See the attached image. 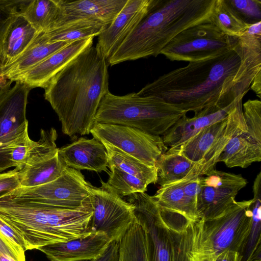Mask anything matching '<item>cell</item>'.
Segmentation results:
<instances>
[{
  "label": "cell",
  "mask_w": 261,
  "mask_h": 261,
  "mask_svg": "<svg viewBox=\"0 0 261 261\" xmlns=\"http://www.w3.org/2000/svg\"><path fill=\"white\" fill-rule=\"evenodd\" d=\"M108 62L97 44L87 48L55 75L44 97L57 114L62 133L88 135L101 100L109 90Z\"/></svg>",
  "instance_id": "1"
},
{
  "label": "cell",
  "mask_w": 261,
  "mask_h": 261,
  "mask_svg": "<svg viewBox=\"0 0 261 261\" xmlns=\"http://www.w3.org/2000/svg\"><path fill=\"white\" fill-rule=\"evenodd\" d=\"M240 64L231 50L205 61L190 62L147 84L137 93L160 98L195 114L217 105L227 106L232 81Z\"/></svg>",
  "instance_id": "2"
},
{
  "label": "cell",
  "mask_w": 261,
  "mask_h": 261,
  "mask_svg": "<svg viewBox=\"0 0 261 261\" xmlns=\"http://www.w3.org/2000/svg\"><path fill=\"white\" fill-rule=\"evenodd\" d=\"M251 201H235L219 215L206 219L161 213L170 233L173 261H215L227 250L240 253L250 229Z\"/></svg>",
  "instance_id": "3"
},
{
  "label": "cell",
  "mask_w": 261,
  "mask_h": 261,
  "mask_svg": "<svg viewBox=\"0 0 261 261\" xmlns=\"http://www.w3.org/2000/svg\"><path fill=\"white\" fill-rule=\"evenodd\" d=\"M216 0H156L148 13L108 59L113 66L156 57L177 35L211 22Z\"/></svg>",
  "instance_id": "4"
},
{
  "label": "cell",
  "mask_w": 261,
  "mask_h": 261,
  "mask_svg": "<svg viewBox=\"0 0 261 261\" xmlns=\"http://www.w3.org/2000/svg\"><path fill=\"white\" fill-rule=\"evenodd\" d=\"M92 215L90 199L66 209L0 198V217L20 235L26 251L89 234Z\"/></svg>",
  "instance_id": "5"
},
{
  "label": "cell",
  "mask_w": 261,
  "mask_h": 261,
  "mask_svg": "<svg viewBox=\"0 0 261 261\" xmlns=\"http://www.w3.org/2000/svg\"><path fill=\"white\" fill-rule=\"evenodd\" d=\"M187 113L155 97L135 92L118 96L109 91L100 101L94 122L133 127L162 136Z\"/></svg>",
  "instance_id": "6"
},
{
  "label": "cell",
  "mask_w": 261,
  "mask_h": 261,
  "mask_svg": "<svg viewBox=\"0 0 261 261\" xmlns=\"http://www.w3.org/2000/svg\"><path fill=\"white\" fill-rule=\"evenodd\" d=\"M242 100L238 101L227 117L206 126L175 148L178 152L198 165V173L203 176L214 169L217 160L229 141L247 131L242 109Z\"/></svg>",
  "instance_id": "7"
},
{
  "label": "cell",
  "mask_w": 261,
  "mask_h": 261,
  "mask_svg": "<svg viewBox=\"0 0 261 261\" xmlns=\"http://www.w3.org/2000/svg\"><path fill=\"white\" fill-rule=\"evenodd\" d=\"M90 185L80 171L66 166L61 175L51 181L32 187H20L0 198L76 209L89 199Z\"/></svg>",
  "instance_id": "8"
},
{
  "label": "cell",
  "mask_w": 261,
  "mask_h": 261,
  "mask_svg": "<svg viewBox=\"0 0 261 261\" xmlns=\"http://www.w3.org/2000/svg\"><path fill=\"white\" fill-rule=\"evenodd\" d=\"M237 39L224 34L211 22H204L181 32L160 54L171 61L200 62L231 50Z\"/></svg>",
  "instance_id": "9"
},
{
  "label": "cell",
  "mask_w": 261,
  "mask_h": 261,
  "mask_svg": "<svg viewBox=\"0 0 261 261\" xmlns=\"http://www.w3.org/2000/svg\"><path fill=\"white\" fill-rule=\"evenodd\" d=\"M101 183L98 188L89 187L93 210L90 230L103 232L112 241L119 242L136 221L134 207L107 182Z\"/></svg>",
  "instance_id": "10"
},
{
  "label": "cell",
  "mask_w": 261,
  "mask_h": 261,
  "mask_svg": "<svg viewBox=\"0 0 261 261\" xmlns=\"http://www.w3.org/2000/svg\"><path fill=\"white\" fill-rule=\"evenodd\" d=\"M90 133L101 142L111 145L152 166L156 167L159 157L168 149L162 136L133 127L94 122Z\"/></svg>",
  "instance_id": "11"
},
{
  "label": "cell",
  "mask_w": 261,
  "mask_h": 261,
  "mask_svg": "<svg viewBox=\"0 0 261 261\" xmlns=\"http://www.w3.org/2000/svg\"><path fill=\"white\" fill-rule=\"evenodd\" d=\"M31 89L17 81L0 98V173L12 167L9 150L28 132L26 107Z\"/></svg>",
  "instance_id": "12"
},
{
  "label": "cell",
  "mask_w": 261,
  "mask_h": 261,
  "mask_svg": "<svg viewBox=\"0 0 261 261\" xmlns=\"http://www.w3.org/2000/svg\"><path fill=\"white\" fill-rule=\"evenodd\" d=\"M197 200L198 218H214L230 206L247 184L241 174L212 169L199 178Z\"/></svg>",
  "instance_id": "13"
},
{
  "label": "cell",
  "mask_w": 261,
  "mask_h": 261,
  "mask_svg": "<svg viewBox=\"0 0 261 261\" xmlns=\"http://www.w3.org/2000/svg\"><path fill=\"white\" fill-rule=\"evenodd\" d=\"M126 199L134 206L136 218L146 228L150 261H173L170 233L152 196L137 192L127 196Z\"/></svg>",
  "instance_id": "14"
},
{
  "label": "cell",
  "mask_w": 261,
  "mask_h": 261,
  "mask_svg": "<svg viewBox=\"0 0 261 261\" xmlns=\"http://www.w3.org/2000/svg\"><path fill=\"white\" fill-rule=\"evenodd\" d=\"M233 48L240 57V64L228 95L230 103L243 99L254 77L261 71L260 29L256 25L249 26L243 35L238 38Z\"/></svg>",
  "instance_id": "15"
},
{
  "label": "cell",
  "mask_w": 261,
  "mask_h": 261,
  "mask_svg": "<svg viewBox=\"0 0 261 261\" xmlns=\"http://www.w3.org/2000/svg\"><path fill=\"white\" fill-rule=\"evenodd\" d=\"M156 1L127 0L113 21L98 36L97 44L107 60L148 13Z\"/></svg>",
  "instance_id": "16"
},
{
  "label": "cell",
  "mask_w": 261,
  "mask_h": 261,
  "mask_svg": "<svg viewBox=\"0 0 261 261\" xmlns=\"http://www.w3.org/2000/svg\"><path fill=\"white\" fill-rule=\"evenodd\" d=\"M93 37L73 41L38 64L14 77L32 89H44L51 79L78 55L93 45Z\"/></svg>",
  "instance_id": "17"
},
{
  "label": "cell",
  "mask_w": 261,
  "mask_h": 261,
  "mask_svg": "<svg viewBox=\"0 0 261 261\" xmlns=\"http://www.w3.org/2000/svg\"><path fill=\"white\" fill-rule=\"evenodd\" d=\"M112 241L105 233L92 231L89 234L65 242L38 247L50 261H86L97 259Z\"/></svg>",
  "instance_id": "18"
},
{
  "label": "cell",
  "mask_w": 261,
  "mask_h": 261,
  "mask_svg": "<svg viewBox=\"0 0 261 261\" xmlns=\"http://www.w3.org/2000/svg\"><path fill=\"white\" fill-rule=\"evenodd\" d=\"M58 155L65 166L80 170L107 171L108 155L104 144L93 137H81L58 149Z\"/></svg>",
  "instance_id": "19"
},
{
  "label": "cell",
  "mask_w": 261,
  "mask_h": 261,
  "mask_svg": "<svg viewBox=\"0 0 261 261\" xmlns=\"http://www.w3.org/2000/svg\"><path fill=\"white\" fill-rule=\"evenodd\" d=\"M239 100L227 106L205 108L192 117L184 115L162 136L164 144L168 148H177L201 129L226 119Z\"/></svg>",
  "instance_id": "20"
},
{
  "label": "cell",
  "mask_w": 261,
  "mask_h": 261,
  "mask_svg": "<svg viewBox=\"0 0 261 261\" xmlns=\"http://www.w3.org/2000/svg\"><path fill=\"white\" fill-rule=\"evenodd\" d=\"M127 1V0H60L63 17L58 25L67 21L86 19L97 21L108 26L113 21Z\"/></svg>",
  "instance_id": "21"
},
{
  "label": "cell",
  "mask_w": 261,
  "mask_h": 261,
  "mask_svg": "<svg viewBox=\"0 0 261 261\" xmlns=\"http://www.w3.org/2000/svg\"><path fill=\"white\" fill-rule=\"evenodd\" d=\"M38 32L21 16H15L0 40V61L2 68L19 57Z\"/></svg>",
  "instance_id": "22"
},
{
  "label": "cell",
  "mask_w": 261,
  "mask_h": 261,
  "mask_svg": "<svg viewBox=\"0 0 261 261\" xmlns=\"http://www.w3.org/2000/svg\"><path fill=\"white\" fill-rule=\"evenodd\" d=\"M71 42H49L43 32L38 33L27 49L15 61L2 68L1 75L12 80L25 72Z\"/></svg>",
  "instance_id": "23"
},
{
  "label": "cell",
  "mask_w": 261,
  "mask_h": 261,
  "mask_svg": "<svg viewBox=\"0 0 261 261\" xmlns=\"http://www.w3.org/2000/svg\"><path fill=\"white\" fill-rule=\"evenodd\" d=\"M183 184L184 178L160 187L152 197L160 210L195 220L197 197L186 191Z\"/></svg>",
  "instance_id": "24"
},
{
  "label": "cell",
  "mask_w": 261,
  "mask_h": 261,
  "mask_svg": "<svg viewBox=\"0 0 261 261\" xmlns=\"http://www.w3.org/2000/svg\"><path fill=\"white\" fill-rule=\"evenodd\" d=\"M261 161V144L254 140L247 131L232 137L217 160L229 168H245Z\"/></svg>",
  "instance_id": "25"
},
{
  "label": "cell",
  "mask_w": 261,
  "mask_h": 261,
  "mask_svg": "<svg viewBox=\"0 0 261 261\" xmlns=\"http://www.w3.org/2000/svg\"><path fill=\"white\" fill-rule=\"evenodd\" d=\"M19 15L40 33L55 28L62 19L63 12L60 0H30Z\"/></svg>",
  "instance_id": "26"
},
{
  "label": "cell",
  "mask_w": 261,
  "mask_h": 261,
  "mask_svg": "<svg viewBox=\"0 0 261 261\" xmlns=\"http://www.w3.org/2000/svg\"><path fill=\"white\" fill-rule=\"evenodd\" d=\"M253 198L250 204L251 220L250 229L243 249L240 253V261L261 259V172L253 184Z\"/></svg>",
  "instance_id": "27"
},
{
  "label": "cell",
  "mask_w": 261,
  "mask_h": 261,
  "mask_svg": "<svg viewBox=\"0 0 261 261\" xmlns=\"http://www.w3.org/2000/svg\"><path fill=\"white\" fill-rule=\"evenodd\" d=\"M156 167V183L160 187L180 180L192 172L199 174L198 165L178 152L167 150L159 157Z\"/></svg>",
  "instance_id": "28"
},
{
  "label": "cell",
  "mask_w": 261,
  "mask_h": 261,
  "mask_svg": "<svg viewBox=\"0 0 261 261\" xmlns=\"http://www.w3.org/2000/svg\"><path fill=\"white\" fill-rule=\"evenodd\" d=\"M119 243V261H150L148 233L137 218Z\"/></svg>",
  "instance_id": "29"
},
{
  "label": "cell",
  "mask_w": 261,
  "mask_h": 261,
  "mask_svg": "<svg viewBox=\"0 0 261 261\" xmlns=\"http://www.w3.org/2000/svg\"><path fill=\"white\" fill-rule=\"evenodd\" d=\"M107 27L97 21L81 19L63 22L55 29L43 33L49 42H72L90 37L94 38Z\"/></svg>",
  "instance_id": "30"
},
{
  "label": "cell",
  "mask_w": 261,
  "mask_h": 261,
  "mask_svg": "<svg viewBox=\"0 0 261 261\" xmlns=\"http://www.w3.org/2000/svg\"><path fill=\"white\" fill-rule=\"evenodd\" d=\"M65 167L58 152L51 157L39 161L20 170V186L32 187L48 183L60 176Z\"/></svg>",
  "instance_id": "31"
},
{
  "label": "cell",
  "mask_w": 261,
  "mask_h": 261,
  "mask_svg": "<svg viewBox=\"0 0 261 261\" xmlns=\"http://www.w3.org/2000/svg\"><path fill=\"white\" fill-rule=\"evenodd\" d=\"M102 143L108 153V166H114L149 184L156 183L157 169L155 166L148 165L111 145Z\"/></svg>",
  "instance_id": "32"
},
{
  "label": "cell",
  "mask_w": 261,
  "mask_h": 261,
  "mask_svg": "<svg viewBox=\"0 0 261 261\" xmlns=\"http://www.w3.org/2000/svg\"><path fill=\"white\" fill-rule=\"evenodd\" d=\"M210 21L224 34L236 38L242 36L249 25L227 0H216Z\"/></svg>",
  "instance_id": "33"
},
{
  "label": "cell",
  "mask_w": 261,
  "mask_h": 261,
  "mask_svg": "<svg viewBox=\"0 0 261 261\" xmlns=\"http://www.w3.org/2000/svg\"><path fill=\"white\" fill-rule=\"evenodd\" d=\"M107 183L122 197L137 192H145L149 185L137 177L128 174L116 167L111 165Z\"/></svg>",
  "instance_id": "34"
},
{
  "label": "cell",
  "mask_w": 261,
  "mask_h": 261,
  "mask_svg": "<svg viewBox=\"0 0 261 261\" xmlns=\"http://www.w3.org/2000/svg\"><path fill=\"white\" fill-rule=\"evenodd\" d=\"M243 117L247 133L261 144V101L249 99L243 105Z\"/></svg>",
  "instance_id": "35"
},
{
  "label": "cell",
  "mask_w": 261,
  "mask_h": 261,
  "mask_svg": "<svg viewBox=\"0 0 261 261\" xmlns=\"http://www.w3.org/2000/svg\"><path fill=\"white\" fill-rule=\"evenodd\" d=\"M229 4L249 24L261 21V1L227 0Z\"/></svg>",
  "instance_id": "36"
},
{
  "label": "cell",
  "mask_w": 261,
  "mask_h": 261,
  "mask_svg": "<svg viewBox=\"0 0 261 261\" xmlns=\"http://www.w3.org/2000/svg\"><path fill=\"white\" fill-rule=\"evenodd\" d=\"M35 142L30 138L28 132L19 139L9 151V161L12 167L18 168L19 170L23 168L28 153Z\"/></svg>",
  "instance_id": "37"
},
{
  "label": "cell",
  "mask_w": 261,
  "mask_h": 261,
  "mask_svg": "<svg viewBox=\"0 0 261 261\" xmlns=\"http://www.w3.org/2000/svg\"><path fill=\"white\" fill-rule=\"evenodd\" d=\"M20 181L18 168L0 173V197L21 187Z\"/></svg>",
  "instance_id": "38"
},
{
  "label": "cell",
  "mask_w": 261,
  "mask_h": 261,
  "mask_svg": "<svg viewBox=\"0 0 261 261\" xmlns=\"http://www.w3.org/2000/svg\"><path fill=\"white\" fill-rule=\"evenodd\" d=\"M0 234L12 244L26 251L24 242L20 235L1 217Z\"/></svg>",
  "instance_id": "39"
},
{
  "label": "cell",
  "mask_w": 261,
  "mask_h": 261,
  "mask_svg": "<svg viewBox=\"0 0 261 261\" xmlns=\"http://www.w3.org/2000/svg\"><path fill=\"white\" fill-rule=\"evenodd\" d=\"M25 251L16 246L0 234V253H4L16 261H25Z\"/></svg>",
  "instance_id": "40"
},
{
  "label": "cell",
  "mask_w": 261,
  "mask_h": 261,
  "mask_svg": "<svg viewBox=\"0 0 261 261\" xmlns=\"http://www.w3.org/2000/svg\"><path fill=\"white\" fill-rule=\"evenodd\" d=\"M119 243L112 241L103 254L95 261H119Z\"/></svg>",
  "instance_id": "41"
},
{
  "label": "cell",
  "mask_w": 261,
  "mask_h": 261,
  "mask_svg": "<svg viewBox=\"0 0 261 261\" xmlns=\"http://www.w3.org/2000/svg\"><path fill=\"white\" fill-rule=\"evenodd\" d=\"M15 16L0 6V40Z\"/></svg>",
  "instance_id": "42"
},
{
  "label": "cell",
  "mask_w": 261,
  "mask_h": 261,
  "mask_svg": "<svg viewBox=\"0 0 261 261\" xmlns=\"http://www.w3.org/2000/svg\"><path fill=\"white\" fill-rule=\"evenodd\" d=\"M240 260L239 252L227 250L219 255L215 261H240Z\"/></svg>",
  "instance_id": "43"
},
{
  "label": "cell",
  "mask_w": 261,
  "mask_h": 261,
  "mask_svg": "<svg viewBox=\"0 0 261 261\" xmlns=\"http://www.w3.org/2000/svg\"><path fill=\"white\" fill-rule=\"evenodd\" d=\"M250 89L253 90L256 95L261 97V71H259L254 77Z\"/></svg>",
  "instance_id": "44"
},
{
  "label": "cell",
  "mask_w": 261,
  "mask_h": 261,
  "mask_svg": "<svg viewBox=\"0 0 261 261\" xmlns=\"http://www.w3.org/2000/svg\"><path fill=\"white\" fill-rule=\"evenodd\" d=\"M2 69V64L0 61V98L11 87V84L13 82L1 75Z\"/></svg>",
  "instance_id": "45"
},
{
  "label": "cell",
  "mask_w": 261,
  "mask_h": 261,
  "mask_svg": "<svg viewBox=\"0 0 261 261\" xmlns=\"http://www.w3.org/2000/svg\"><path fill=\"white\" fill-rule=\"evenodd\" d=\"M0 261H16L9 255L4 253H0Z\"/></svg>",
  "instance_id": "46"
},
{
  "label": "cell",
  "mask_w": 261,
  "mask_h": 261,
  "mask_svg": "<svg viewBox=\"0 0 261 261\" xmlns=\"http://www.w3.org/2000/svg\"><path fill=\"white\" fill-rule=\"evenodd\" d=\"M253 261H261V259H255Z\"/></svg>",
  "instance_id": "47"
},
{
  "label": "cell",
  "mask_w": 261,
  "mask_h": 261,
  "mask_svg": "<svg viewBox=\"0 0 261 261\" xmlns=\"http://www.w3.org/2000/svg\"><path fill=\"white\" fill-rule=\"evenodd\" d=\"M96 259H94V260H86V261H95Z\"/></svg>",
  "instance_id": "48"
}]
</instances>
